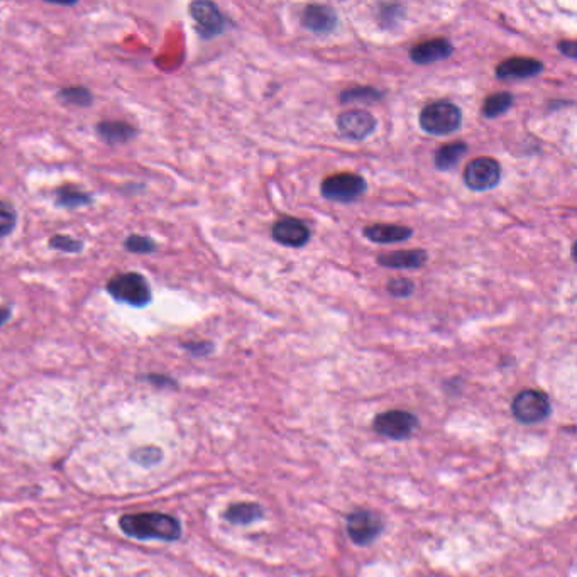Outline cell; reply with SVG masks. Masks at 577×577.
Returning <instances> with one entry per match:
<instances>
[{"instance_id": "6da1fadb", "label": "cell", "mask_w": 577, "mask_h": 577, "mask_svg": "<svg viewBox=\"0 0 577 577\" xmlns=\"http://www.w3.org/2000/svg\"><path fill=\"white\" fill-rule=\"evenodd\" d=\"M118 526L128 537L139 540L175 542L182 538V524L166 513H131L118 518Z\"/></svg>"}, {"instance_id": "7a4b0ae2", "label": "cell", "mask_w": 577, "mask_h": 577, "mask_svg": "<svg viewBox=\"0 0 577 577\" xmlns=\"http://www.w3.org/2000/svg\"><path fill=\"white\" fill-rule=\"evenodd\" d=\"M107 293L118 303L132 308H145L153 302V291L141 273H120L107 281Z\"/></svg>"}, {"instance_id": "3957f363", "label": "cell", "mask_w": 577, "mask_h": 577, "mask_svg": "<svg viewBox=\"0 0 577 577\" xmlns=\"http://www.w3.org/2000/svg\"><path fill=\"white\" fill-rule=\"evenodd\" d=\"M462 110L450 100H435L427 104L420 112V128L430 136H449L459 131Z\"/></svg>"}, {"instance_id": "277c9868", "label": "cell", "mask_w": 577, "mask_h": 577, "mask_svg": "<svg viewBox=\"0 0 577 577\" xmlns=\"http://www.w3.org/2000/svg\"><path fill=\"white\" fill-rule=\"evenodd\" d=\"M366 180L355 173H336L320 184V194L328 202L353 203L366 194Z\"/></svg>"}, {"instance_id": "5b68a950", "label": "cell", "mask_w": 577, "mask_h": 577, "mask_svg": "<svg viewBox=\"0 0 577 577\" xmlns=\"http://www.w3.org/2000/svg\"><path fill=\"white\" fill-rule=\"evenodd\" d=\"M551 411V400L540 390H524L513 398V417L525 425H534L549 419Z\"/></svg>"}, {"instance_id": "8992f818", "label": "cell", "mask_w": 577, "mask_h": 577, "mask_svg": "<svg viewBox=\"0 0 577 577\" xmlns=\"http://www.w3.org/2000/svg\"><path fill=\"white\" fill-rule=\"evenodd\" d=\"M419 419L407 410H388L373 420V430L393 440H405L417 430Z\"/></svg>"}, {"instance_id": "52a82bcc", "label": "cell", "mask_w": 577, "mask_h": 577, "mask_svg": "<svg viewBox=\"0 0 577 577\" xmlns=\"http://www.w3.org/2000/svg\"><path fill=\"white\" fill-rule=\"evenodd\" d=\"M384 524L380 515L369 510H355L345 518V532L359 547H366L380 537Z\"/></svg>"}, {"instance_id": "ba28073f", "label": "cell", "mask_w": 577, "mask_h": 577, "mask_svg": "<svg viewBox=\"0 0 577 577\" xmlns=\"http://www.w3.org/2000/svg\"><path fill=\"white\" fill-rule=\"evenodd\" d=\"M501 180V165L495 157H476L464 170V184L472 192H487Z\"/></svg>"}, {"instance_id": "9c48e42d", "label": "cell", "mask_w": 577, "mask_h": 577, "mask_svg": "<svg viewBox=\"0 0 577 577\" xmlns=\"http://www.w3.org/2000/svg\"><path fill=\"white\" fill-rule=\"evenodd\" d=\"M190 17L195 23L198 36L202 40H212L217 38L219 34H222L227 26V19L223 17L221 9L213 4V2H203L198 0L190 4Z\"/></svg>"}, {"instance_id": "30bf717a", "label": "cell", "mask_w": 577, "mask_h": 577, "mask_svg": "<svg viewBox=\"0 0 577 577\" xmlns=\"http://www.w3.org/2000/svg\"><path fill=\"white\" fill-rule=\"evenodd\" d=\"M337 129L351 141H364L376 129V118L366 109L345 110L337 118Z\"/></svg>"}, {"instance_id": "8fae6325", "label": "cell", "mask_w": 577, "mask_h": 577, "mask_svg": "<svg viewBox=\"0 0 577 577\" xmlns=\"http://www.w3.org/2000/svg\"><path fill=\"white\" fill-rule=\"evenodd\" d=\"M271 234L278 244L287 248H303L310 241L308 225L295 217H283L276 221Z\"/></svg>"}, {"instance_id": "7c38bea8", "label": "cell", "mask_w": 577, "mask_h": 577, "mask_svg": "<svg viewBox=\"0 0 577 577\" xmlns=\"http://www.w3.org/2000/svg\"><path fill=\"white\" fill-rule=\"evenodd\" d=\"M300 21L307 31L318 34V36H326V34L336 31L339 19H337V13L332 7L312 4V5H307L303 9Z\"/></svg>"}, {"instance_id": "4fadbf2b", "label": "cell", "mask_w": 577, "mask_h": 577, "mask_svg": "<svg viewBox=\"0 0 577 577\" xmlns=\"http://www.w3.org/2000/svg\"><path fill=\"white\" fill-rule=\"evenodd\" d=\"M544 63L535 58L513 56L497 66V77L499 80H528L542 73Z\"/></svg>"}, {"instance_id": "5bb4252c", "label": "cell", "mask_w": 577, "mask_h": 577, "mask_svg": "<svg viewBox=\"0 0 577 577\" xmlns=\"http://www.w3.org/2000/svg\"><path fill=\"white\" fill-rule=\"evenodd\" d=\"M452 52H454L452 43H449L444 38H437V40L423 41L417 46H413L410 50V60L415 65H432V63L444 61L447 58H450Z\"/></svg>"}, {"instance_id": "9a60e30c", "label": "cell", "mask_w": 577, "mask_h": 577, "mask_svg": "<svg viewBox=\"0 0 577 577\" xmlns=\"http://www.w3.org/2000/svg\"><path fill=\"white\" fill-rule=\"evenodd\" d=\"M95 132L105 145L118 146L131 143L137 137V128L126 120H102L95 126Z\"/></svg>"}, {"instance_id": "2e32d148", "label": "cell", "mask_w": 577, "mask_h": 577, "mask_svg": "<svg viewBox=\"0 0 577 577\" xmlns=\"http://www.w3.org/2000/svg\"><path fill=\"white\" fill-rule=\"evenodd\" d=\"M363 234L371 242L376 244H394V242H405L413 236V229L407 225H396V223H373L367 225Z\"/></svg>"}, {"instance_id": "e0dca14e", "label": "cell", "mask_w": 577, "mask_h": 577, "mask_svg": "<svg viewBox=\"0 0 577 577\" xmlns=\"http://www.w3.org/2000/svg\"><path fill=\"white\" fill-rule=\"evenodd\" d=\"M429 260L423 250L393 251L388 254H381L378 264L392 270H419Z\"/></svg>"}, {"instance_id": "ac0fdd59", "label": "cell", "mask_w": 577, "mask_h": 577, "mask_svg": "<svg viewBox=\"0 0 577 577\" xmlns=\"http://www.w3.org/2000/svg\"><path fill=\"white\" fill-rule=\"evenodd\" d=\"M223 518L232 525H251L256 524L264 518L261 505L258 503H251V501H241L231 505L225 513Z\"/></svg>"}, {"instance_id": "d6986e66", "label": "cell", "mask_w": 577, "mask_h": 577, "mask_svg": "<svg viewBox=\"0 0 577 577\" xmlns=\"http://www.w3.org/2000/svg\"><path fill=\"white\" fill-rule=\"evenodd\" d=\"M54 202L58 207H63V209H80V207L92 205L93 197L75 184H63L56 188Z\"/></svg>"}, {"instance_id": "ffe728a7", "label": "cell", "mask_w": 577, "mask_h": 577, "mask_svg": "<svg viewBox=\"0 0 577 577\" xmlns=\"http://www.w3.org/2000/svg\"><path fill=\"white\" fill-rule=\"evenodd\" d=\"M468 145L464 141H452L447 145L440 146L435 153V168L440 171H449L456 168L459 165L460 159L468 153Z\"/></svg>"}, {"instance_id": "44dd1931", "label": "cell", "mask_w": 577, "mask_h": 577, "mask_svg": "<svg viewBox=\"0 0 577 577\" xmlns=\"http://www.w3.org/2000/svg\"><path fill=\"white\" fill-rule=\"evenodd\" d=\"M513 105V93L498 92L491 93L489 97H486L481 112L486 118H497L503 114H506Z\"/></svg>"}, {"instance_id": "7402d4cb", "label": "cell", "mask_w": 577, "mask_h": 577, "mask_svg": "<svg viewBox=\"0 0 577 577\" xmlns=\"http://www.w3.org/2000/svg\"><path fill=\"white\" fill-rule=\"evenodd\" d=\"M58 99L66 105L90 107L93 104V93L87 87H65L58 92Z\"/></svg>"}, {"instance_id": "603a6c76", "label": "cell", "mask_w": 577, "mask_h": 577, "mask_svg": "<svg viewBox=\"0 0 577 577\" xmlns=\"http://www.w3.org/2000/svg\"><path fill=\"white\" fill-rule=\"evenodd\" d=\"M383 99V93L371 87H355L341 93L342 104L347 102H376Z\"/></svg>"}, {"instance_id": "cb8c5ba5", "label": "cell", "mask_w": 577, "mask_h": 577, "mask_svg": "<svg viewBox=\"0 0 577 577\" xmlns=\"http://www.w3.org/2000/svg\"><path fill=\"white\" fill-rule=\"evenodd\" d=\"M124 248L132 254H153L156 252L157 244L155 239L143 234H131L124 241Z\"/></svg>"}, {"instance_id": "d4e9b609", "label": "cell", "mask_w": 577, "mask_h": 577, "mask_svg": "<svg viewBox=\"0 0 577 577\" xmlns=\"http://www.w3.org/2000/svg\"><path fill=\"white\" fill-rule=\"evenodd\" d=\"M17 225V210L13 203L0 200V239L11 236Z\"/></svg>"}, {"instance_id": "484cf974", "label": "cell", "mask_w": 577, "mask_h": 577, "mask_svg": "<svg viewBox=\"0 0 577 577\" xmlns=\"http://www.w3.org/2000/svg\"><path fill=\"white\" fill-rule=\"evenodd\" d=\"M50 248L60 251V252H65V254H79V252L85 250V244H83V241H79V239L63 236V234H56V236H52L50 239Z\"/></svg>"}, {"instance_id": "4316f807", "label": "cell", "mask_w": 577, "mask_h": 577, "mask_svg": "<svg viewBox=\"0 0 577 577\" xmlns=\"http://www.w3.org/2000/svg\"><path fill=\"white\" fill-rule=\"evenodd\" d=\"M386 289L394 298H408L415 291V283L408 278H393L388 281Z\"/></svg>"}, {"instance_id": "83f0119b", "label": "cell", "mask_w": 577, "mask_h": 577, "mask_svg": "<svg viewBox=\"0 0 577 577\" xmlns=\"http://www.w3.org/2000/svg\"><path fill=\"white\" fill-rule=\"evenodd\" d=\"M132 459L139 462L145 468H151L161 460V450L155 449V447H145V449H139L137 452H134Z\"/></svg>"}, {"instance_id": "f1b7e54d", "label": "cell", "mask_w": 577, "mask_h": 577, "mask_svg": "<svg viewBox=\"0 0 577 577\" xmlns=\"http://www.w3.org/2000/svg\"><path fill=\"white\" fill-rule=\"evenodd\" d=\"M184 349L190 353V355H207L212 353V349H213V344L212 342H186L184 344Z\"/></svg>"}, {"instance_id": "f546056e", "label": "cell", "mask_w": 577, "mask_h": 577, "mask_svg": "<svg viewBox=\"0 0 577 577\" xmlns=\"http://www.w3.org/2000/svg\"><path fill=\"white\" fill-rule=\"evenodd\" d=\"M557 48H559V52H563L564 56L567 58H571V60H574L577 54L576 48V41L572 40H563L559 41V44H557Z\"/></svg>"}, {"instance_id": "4dcf8cb0", "label": "cell", "mask_w": 577, "mask_h": 577, "mask_svg": "<svg viewBox=\"0 0 577 577\" xmlns=\"http://www.w3.org/2000/svg\"><path fill=\"white\" fill-rule=\"evenodd\" d=\"M11 317H13V310H11V307H7V305H0V327H2L4 324H7V322L11 320Z\"/></svg>"}, {"instance_id": "1f68e13d", "label": "cell", "mask_w": 577, "mask_h": 577, "mask_svg": "<svg viewBox=\"0 0 577 577\" xmlns=\"http://www.w3.org/2000/svg\"><path fill=\"white\" fill-rule=\"evenodd\" d=\"M147 380L151 381V383H159V384H170V386H175V383L170 380V378H166V376H156V374H151V376H147Z\"/></svg>"}]
</instances>
